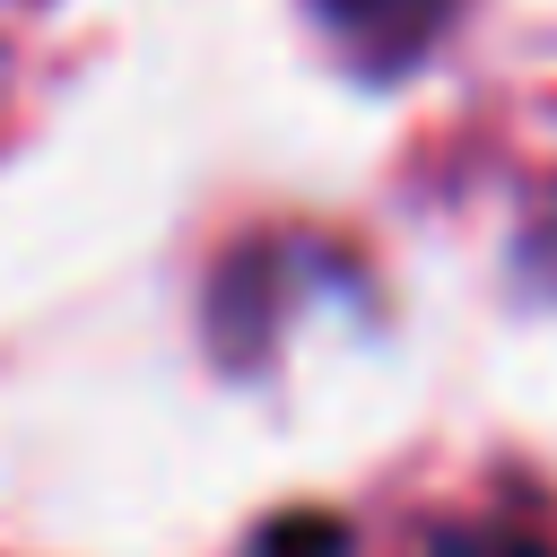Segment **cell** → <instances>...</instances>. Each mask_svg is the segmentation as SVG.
I'll return each mask as SVG.
<instances>
[{"instance_id":"1","label":"cell","mask_w":557,"mask_h":557,"mask_svg":"<svg viewBox=\"0 0 557 557\" xmlns=\"http://www.w3.org/2000/svg\"><path fill=\"white\" fill-rule=\"evenodd\" d=\"M313 17L339 35L348 61H366V70H409V61L444 35L453 0H313Z\"/></svg>"},{"instance_id":"2","label":"cell","mask_w":557,"mask_h":557,"mask_svg":"<svg viewBox=\"0 0 557 557\" xmlns=\"http://www.w3.org/2000/svg\"><path fill=\"white\" fill-rule=\"evenodd\" d=\"M418 557H557L540 531H522V522H453V531H435Z\"/></svg>"},{"instance_id":"3","label":"cell","mask_w":557,"mask_h":557,"mask_svg":"<svg viewBox=\"0 0 557 557\" xmlns=\"http://www.w3.org/2000/svg\"><path fill=\"white\" fill-rule=\"evenodd\" d=\"M252 557H348V522L339 513H278Z\"/></svg>"}]
</instances>
